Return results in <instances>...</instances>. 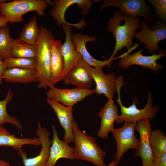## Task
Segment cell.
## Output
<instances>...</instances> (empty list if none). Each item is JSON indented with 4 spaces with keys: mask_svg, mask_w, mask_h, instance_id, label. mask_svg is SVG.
Returning <instances> with one entry per match:
<instances>
[{
    "mask_svg": "<svg viewBox=\"0 0 166 166\" xmlns=\"http://www.w3.org/2000/svg\"><path fill=\"white\" fill-rule=\"evenodd\" d=\"M141 21L140 17L123 14L119 10L113 12V16L108 21L106 27L107 31L113 35L115 40L114 50L110 58H113L124 47L127 51L132 48L134 34L141 27Z\"/></svg>",
    "mask_w": 166,
    "mask_h": 166,
    "instance_id": "6da1fadb",
    "label": "cell"
},
{
    "mask_svg": "<svg viewBox=\"0 0 166 166\" xmlns=\"http://www.w3.org/2000/svg\"><path fill=\"white\" fill-rule=\"evenodd\" d=\"M39 36L35 45L37 49L35 70L38 88L47 89L54 86L51 71V45L54 39L52 32L41 26Z\"/></svg>",
    "mask_w": 166,
    "mask_h": 166,
    "instance_id": "7a4b0ae2",
    "label": "cell"
},
{
    "mask_svg": "<svg viewBox=\"0 0 166 166\" xmlns=\"http://www.w3.org/2000/svg\"><path fill=\"white\" fill-rule=\"evenodd\" d=\"M73 131L75 159L88 161L97 166H107L104 161L106 152L98 145L94 138L85 131L80 130L74 120L73 123Z\"/></svg>",
    "mask_w": 166,
    "mask_h": 166,
    "instance_id": "3957f363",
    "label": "cell"
},
{
    "mask_svg": "<svg viewBox=\"0 0 166 166\" xmlns=\"http://www.w3.org/2000/svg\"><path fill=\"white\" fill-rule=\"evenodd\" d=\"M123 81L117 80L116 83V91L118 94L117 100L119 104L121 114L119 115L115 122L117 124L127 122H139L145 119H152L155 118L158 111L159 107L158 106H153L152 97L151 93L149 92L147 95V100L144 107L139 109L136 106V102L134 101L129 106H124L121 102L120 96L121 87L123 85Z\"/></svg>",
    "mask_w": 166,
    "mask_h": 166,
    "instance_id": "277c9868",
    "label": "cell"
},
{
    "mask_svg": "<svg viewBox=\"0 0 166 166\" xmlns=\"http://www.w3.org/2000/svg\"><path fill=\"white\" fill-rule=\"evenodd\" d=\"M48 4L46 0H14L0 3V14L9 22L13 24L23 21L22 16L27 12L34 11L38 15H44Z\"/></svg>",
    "mask_w": 166,
    "mask_h": 166,
    "instance_id": "5b68a950",
    "label": "cell"
},
{
    "mask_svg": "<svg viewBox=\"0 0 166 166\" xmlns=\"http://www.w3.org/2000/svg\"><path fill=\"white\" fill-rule=\"evenodd\" d=\"M48 4L52 7L49 13L56 22L58 26L60 27L64 24L74 26L77 29L85 27L86 23L84 18L78 23H70L66 21L65 15L67 9L74 4L77 5L82 14L86 15L88 14L92 5L90 0H54L53 2L46 0Z\"/></svg>",
    "mask_w": 166,
    "mask_h": 166,
    "instance_id": "8992f818",
    "label": "cell"
},
{
    "mask_svg": "<svg viewBox=\"0 0 166 166\" xmlns=\"http://www.w3.org/2000/svg\"><path fill=\"white\" fill-rule=\"evenodd\" d=\"M110 6H116L123 14L133 17H143L147 24L155 21L153 11L144 0H105L100 10Z\"/></svg>",
    "mask_w": 166,
    "mask_h": 166,
    "instance_id": "52a82bcc",
    "label": "cell"
},
{
    "mask_svg": "<svg viewBox=\"0 0 166 166\" xmlns=\"http://www.w3.org/2000/svg\"><path fill=\"white\" fill-rule=\"evenodd\" d=\"M136 122H124L118 128H114L112 131L117 145V152L114 160L118 164L122 157L128 150L134 149L137 150L140 147V139L135 135Z\"/></svg>",
    "mask_w": 166,
    "mask_h": 166,
    "instance_id": "ba28073f",
    "label": "cell"
},
{
    "mask_svg": "<svg viewBox=\"0 0 166 166\" xmlns=\"http://www.w3.org/2000/svg\"><path fill=\"white\" fill-rule=\"evenodd\" d=\"M142 30L140 32H135L133 35L143 45L144 43V48L148 49L150 54L155 53L159 50V43L166 38V25L161 21H156L151 26H148L144 20L141 23Z\"/></svg>",
    "mask_w": 166,
    "mask_h": 166,
    "instance_id": "9c48e42d",
    "label": "cell"
},
{
    "mask_svg": "<svg viewBox=\"0 0 166 166\" xmlns=\"http://www.w3.org/2000/svg\"><path fill=\"white\" fill-rule=\"evenodd\" d=\"M144 49V48L134 53L122 57L118 63L119 66L122 68L127 69L132 65H138L144 68H148L156 72L162 69L163 65L157 63L156 61L162 57L166 56V50L160 49L157 54L154 53L151 55L146 56L142 54Z\"/></svg>",
    "mask_w": 166,
    "mask_h": 166,
    "instance_id": "30bf717a",
    "label": "cell"
},
{
    "mask_svg": "<svg viewBox=\"0 0 166 166\" xmlns=\"http://www.w3.org/2000/svg\"><path fill=\"white\" fill-rule=\"evenodd\" d=\"M35 134L41 142L42 148L40 152L35 157L28 158L26 152H18L22 160L23 166H45L48 161L52 141L49 138V132L46 128L42 127L39 121Z\"/></svg>",
    "mask_w": 166,
    "mask_h": 166,
    "instance_id": "8fae6325",
    "label": "cell"
},
{
    "mask_svg": "<svg viewBox=\"0 0 166 166\" xmlns=\"http://www.w3.org/2000/svg\"><path fill=\"white\" fill-rule=\"evenodd\" d=\"M94 93V89L76 88L60 89L54 86L48 90L46 96L48 98L55 100L65 106L73 107L74 105Z\"/></svg>",
    "mask_w": 166,
    "mask_h": 166,
    "instance_id": "7c38bea8",
    "label": "cell"
},
{
    "mask_svg": "<svg viewBox=\"0 0 166 166\" xmlns=\"http://www.w3.org/2000/svg\"><path fill=\"white\" fill-rule=\"evenodd\" d=\"M91 67L81 57L65 77V84L79 89H90L93 80L90 73Z\"/></svg>",
    "mask_w": 166,
    "mask_h": 166,
    "instance_id": "4fadbf2b",
    "label": "cell"
},
{
    "mask_svg": "<svg viewBox=\"0 0 166 166\" xmlns=\"http://www.w3.org/2000/svg\"><path fill=\"white\" fill-rule=\"evenodd\" d=\"M136 129L140 134V145L135 156L141 157L142 166H152L154 156L150 141L152 131L150 120L145 119L137 122Z\"/></svg>",
    "mask_w": 166,
    "mask_h": 166,
    "instance_id": "5bb4252c",
    "label": "cell"
},
{
    "mask_svg": "<svg viewBox=\"0 0 166 166\" xmlns=\"http://www.w3.org/2000/svg\"><path fill=\"white\" fill-rule=\"evenodd\" d=\"M46 102L55 111L60 125L65 131L63 140L68 144L74 142L73 131V123L74 120L73 107L65 106L55 100L48 98L46 99Z\"/></svg>",
    "mask_w": 166,
    "mask_h": 166,
    "instance_id": "9a60e30c",
    "label": "cell"
},
{
    "mask_svg": "<svg viewBox=\"0 0 166 166\" xmlns=\"http://www.w3.org/2000/svg\"><path fill=\"white\" fill-rule=\"evenodd\" d=\"M102 68L90 67V73L96 84L94 93L98 95H105L108 99H113L117 92V78L114 73L105 74Z\"/></svg>",
    "mask_w": 166,
    "mask_h": 166,
    "instance_id": "2e32d148",
    "label": "cell"
},
{
    "mask_svg": "<svg viewBox=\"0 0 166 166\" xmlns=\"http://www.w3.org/2000/svg\"><path fill=\"white\" fill-rule=\"evenodd\" d=\"M72 41L75 45L77 51L81 55L83 59L89 65L93 67L103 68L107 65L110 66L111 61L117 57L110 58L106 61H101L92 56L86 47L88 42H94L97 39L96 36L90 37L88 35H82L79 33H75L72 35Z\"/></svg>",
    "mask_w": 166,
    "mask_h": 166,
    "instance_id": "e0dca14e",
    "label": "cell"
},
{
    "mask_svg": "<svg viewBox=\"0 0 166 166\" xmlns=\"http://www.w3.org/2000/svg\"><path fill=\"white\" fill-rule=\"evenodd\" d=\"M53 140L50 148L49 158L45 166H55L57 161L62 158L75 159L74 148L59 138L56 127L52 125Z\"/></svg>",
    "mask_w": 166,
    "mask_h": 166,
    "instance_id": "ac0fdd59",
    "label": "cell"
},
{
    "mask_svg": "<svg viewBox=\"0 0 166 166\" xmlns=\"http://www.w3.org/2000/svg\"><path fill=\"white\" fill-rule=\"evenodd\" d=\"M114 101L108 99L98 113L101 119L100 127L97 135L99 138L107 139L109 134L114 128V123L117 118L118 108Z\"/></svg>",
    "mask_w": 166,
    "mask_h": 166,
    "instance_id": "d6986e66",
    "label": "cell"
},
{
    "mask_svg": "<svg viewBox=\"0 0 166 166\" xmlns=\"http://www.w3.org/2000/svg\"><path fill=\"white\" fill-rule=\"evenodd\" d=\"M65 35L61 51L64 64V77L70 70L78 63L82 57L76 50L72 39V26L64 24L62 25Z\"/></svg>",
    "mask_w": 166,
    "mask_h": 166,
    "instance_id": "ffe728a7",
    "label": "cell"
},
{
    "mask_svg": "<svg viewBox=\"0 0 166 166\" xmlns=\"http://www.w3.org/2000/svg\"><path fill=\"white\" fill-rule=\"evenodd\" d=\"M62 44L60 39H54L51 43V71L53 85L64 78V61L61 51Z\"/></svg>",
    "mask_w": 166,
    "mask_h": 166,
    "instance_id": "44dd1931",
    "label": "cell"
},
{
    "mask_svg": "<svg viewBox=\"0 0 166 166\" xmlns=\"http://www.w3.org/2000/svg\"><path fill=\"white\" fill-rule=\"evenodd\" d=\"M0 126V146H9L18 152L23 151L22 147L26 145L40 146L41 143L38 138H19L11 134L4 127Z\"/></svg>",
    "mask_w": 166,
    "mask_h": 166,
    "instance_id": "7402d4cb",
    "label": "cell"
},
{
    "mask_svg": "<svg viewBox=\"0 0 166 166\" xmlns=\"http://www.w3.org/2000/svg\"><path fill=\"white\" fill-rule=\"evenodd\" d=\"M3 79L10 83H27L38 82L35 69L7 68Z\"/></svg>",
    "mask_w": 166,
    "mask_h": 166,
    "instance_id": "603a6c76",
    "label": "cell"
},
{
    "mask_svg": "<svg viewBox=\"0 0 166 166\" xmlns=\"http://www.w3.org/2000/svg\"><path fill=\"white\" fill-rule=\"evenodd\" d=\"M40 28L38 26L37 17L33 16L25 24L20 34V40L29 45H34L39 36Z\"/></svg>",
    "mask_w": 166,
    "mask_h": 166,
    "instance_id": "cb8c5ba5",
    "label": "cell"
},
{
    "mask_svg": "<svg viewBox=\"0 0 166 166\" xmlns=\"http://www.w3.org/2000/svg\"><path fill=\"white\" fill-rule=\"evenodd\" d=\"M36 55L37 49L35 46L23 42L18 38L13 39L10 57L34 58H36Z\"/></svg>",
    "mask_w": 166,
    "mask_h": 166,
    "instance_id": "d4e9b609",
    "label": "cell"
},
{
    "mask_svg": "<svg viewBox=\"0 0 166 166\" xmlns=\"http://www.w3.org/2000/svg\"><path fill=\"white\" fill-rule=\"evenodd\" d=\"M13 95L12 90L9 89L5 99L0 101V126L4 125L6 123H9L22 131L23 128L20 121L16 117L10 115L7 111V105L12 100Z\"/></svg>",
    "mask_w": 166,
    "mask_h": 166,
    "instance_id": "484cf974",
    "label": "cell"
},
{
    "mask_svg": "<svg viewBox=\"0 0 166 166\" xmlns=\"http://www.w3.org/2000/svg\"><path fill=\"white\" fill-rule=\"evenodd\" d=\"M150 141L154 156L166 153V136L161 130L155 129L152 131Z\"/></svg>",
    "mask_w": 166,
    "mask_h": 166,
    "instance_id": "4316f807",
    "label": "cell"
},
{
    "mask_svg": "<svg viewBox=\"0 0 166 166\" xmlns=\"http://www.w3.org/2000/svg\"><path fill=\"white\" fill-rule=\"evenodd\" d=\"M13 40L10 35L8 24L1 27L0 28V57L3 60L10 57Z\"/></svg>",
    "mask_w": 166,
    "mask_h": 166,
    "instance_id": "83f0119b",
    "label": "cell"
},
{
    "mask_svg": "<svg viewBox=\"0 0 166 166\" xmlns=\"http://www.w3.org/2000/svg\"><path fill=\"white\" fill-rule=\"evenodd\" d=\"M3 60L7 68H16L35 69H36V58H29L10 57Z\"/></svg>",
    "mask_w": 166,
    "mask_h": 166,
    "instance_id": "f1b7e54d",
    "label": "cell"
},
{
    "mask_svg": "<svg viewBox=\"0 0 166 166\" xmlns=\"http://www.w3.org/2000/svg\"><path fill=\"white\" fill-rule=\"evenodd\" d=\"M148 1L155 8V12L157 19L166 22V0H148Z\"/></svg>",
    "mask_w": 166,
    "mask_h": 166,
    "instance_id": "f546056e",
    "label": "cell"
},
{
    "mask_svg": "<svg viewBox=\"0 0 166 166\" xmlns=\"http://www.w3.org/2000/svg\"><path fill=\"white\" fill-rule=\"evenodd\" d=\"M152 166H166V153L154 156L152 161Z\"/></svg>",
    "mask_w": 166,
    "mask_h": 166,
    "instance_id": "4dcf8cb0",
    "label": "cell"
},
{
    "mask_svg": "<svg viewBox=\"0 0 166 166\" xmlns=\"http://www.w3.org/2000/svg\"><path fill=\"white\" fill-rule=\"evenodd\" d=\"M7 69L6 68L3 60L0 61V85L2 83V76L4 72Z\"/></svg>",
    "mask_w": 166,
    "mask_h": 166,
    "instance_id": "1f68e13d",
    "label": "cell"
},
{
    "mask_svg": "<svg viewBox=\"0 0 166 166\" xmlns=\"http://www.w3.org/2000/svg\"><path fill=\"white\" fill-rule=\"evenodd\" d=\"M8 23L9 22L6 18L0 14V28Z\"/></svg>",
    "mask_w": 166,
    "mask_h": 166,
    "instance_id": "d6a6232c",
    "label": "cell"
},
{
    "mask_svg": "<svg viewBox=\"0 0 166 166\" xmlns=\"http://www.w3.org/2000/svg\"><path fill=\"white\" fill-rule=\"evenodd\" d=\"M0 166H10V163L3 160L0 159Z\"/></svg>",
    "mask_w": 166,
    "mask_h": 166,
    "instance_id": "836d02e7",
    "label": "cell"
},
{
    "mask_svg": "<svg viewBox=\"0 0 166 166\" xmlns=\"http://www.w3.org/2000/svg\"><path fill=\"white\" fill-rule=\"evenodd\" d=\"M118 165L117 161L114 160L107 166H117Z\"/></svg>",
    "mask_w": 166,
    "mask_h": 166,
    "instance_id": "e575fe53",
    "label": "cell"
},
{
    "mask_svg": "<svg viewBox=\"0 0 166 166\" xmlns=\"http://www.w3.org/2000/svg\"><path fill=\"white\" fill-rule=\"evenodd\" d=\"M7 1L6 0H0V3L6 2Z\"/></svg>",
    "mask_w": 166,
    "mask_h": 166,
    "instance_id": "d590c367",
    "label": "cell"
},
{
    "mask_svg": "<svg viewBox=\"0 0 166 166\" xmlns=\"http://www.w3.org/2000/svg\"><path fill=\"white\" fill-rule=\"evenodd\" d=\"M2 60H3V59L1 57H0V61Z\"/></svg>",
    "mask_w": 166,
    "mask_h": 166,
    "instance_id": "8d00e7d4",
    "label": "cell"
}]
</instances>
